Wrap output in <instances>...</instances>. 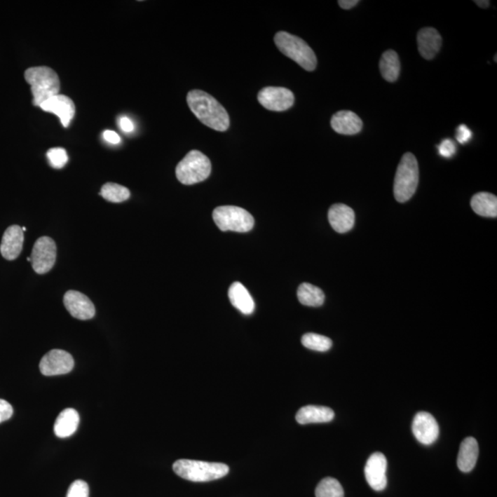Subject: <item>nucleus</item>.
Segmentation results:
<instances>
[{
    "label": "nucleus",
    "instance_id": "obj_28",
    "mask_svg": "<svg viewBox=\"0 0 497 497\" xmlns=\"http://www.w3.org/2000/svg\"><path fill=\"white\" fill-rule=\"evenodd\" d=\"M302 345L306 348L318 352H326L331 349L332 342L330 338L317 334H306L301 338Z\"/></svg>",
    "mask_w": 497,
    "mask_h": 497
},
{
    "label": "nucleus",
    "instance_id": "obj_14",
    "mask_svg": "<svg viewBox=\"0 0 497 497\" xmlns=\"http://www.w3.org/2000/svg\"><path fill=\"white\" fill-rule=\"evenodd\" d=\"M42 110L52 113L60 117L62 125L69 128L75 116L76 107L72 100L66 95L57 94L47 100L40 105Z\"/></svg>",
    "mask_w": 497,
    "mask_h": 497
},
{
    "label": "nucleus",
    "instance_id": "obj_10",
    "mask_svg": "<svg viewBox=\"0 0 497 497\" xmlns=\"http://www.w3.org/2000/svg\"><path fill=\"white\" fill-rule=\"evenodd\" d=\"M75 362L69 353L54 349L43 355L40 362V372L45 376L67 374L74 367Z\"/></svg>",
    "mask_w": 497,
    "mask_h": 497
},
{
    "label": "nucleus",
    "instance_id": "obj_6",
    "mask_svg": "<svg viewBox=\"0 0 497 497\" xmlns=\"http://www.w3.org/2000/svg\"><path fill=\"white\" fill-rule=\"evenodd\" d=\"M211 168L207 156L198 151H192L176 167V176L182 184H196L210 177Z\"/></svg>",
    "mask_w": 497,
    "mask_h": 497
},
{
    "label": "nucleus",
    "instance_id": "obj_2",
    "mask_svg": "<svg viewBox=\"0 0 497 497\" xmlns=\"http://www.w3.org/2000/svg\"><path fill=\"white\" fill-rule=\"evenodd\" d=\"M25 81L31 85L32 104L40 107L47 100L57 95L60 90V78L48 67H35L25 72Z\"/></svg>",
    "mask_w": 497,
    "mask_h": 497
},
{
    "label": "nucleus",
    "instance_id": "obj_16",
    "mask_svg": "<svg viewBox=\"0 0 497 497\" xmlns=\"http://www.w3.org/2000/svg\"><path fill=\"white\" fill-rule=\"evenodd\" d=\"M329 222L338 233H346L354 228L355 212L348 205L335 204L328 212Z\"/></svg>",
    "mask_w": 497,
    "mask_h": 497
},
{
    "label": "nucleus",
    "instance_id": "obj_9",
    "mask_svg": "<svg viewBox=\"0 0 497 497\" xmlns=\"http://www.w3.org/2000/svg\"><path fill=\"white\" fill-rule=\"evenodd\" d=\"M258 101L267 110L284 111L292 107L295 97L287 88L266 87L259 93Z\"/></svg>",
    "mask_w": 497,
    "mask_h": 497
},
{
    "label": "nucleus",
    "instance_id": "obj_7",
    "mask_svg": "<svg viewBox=\"0 0 497 497\" xmlns=\"http://www.w3.org/2000/svg\"><path fill=\"white\" fill-rule=\"evenodd\" d=\"M217 228L222 231L248 232L254 226V219L248 211L234 205H223L213 212Z\"/></svg>",
    "mask_w": 497,
    "mask_h": 497
},
{
    "label": "nucleus",
    "instance_id": "obj_11",
    "mask_svg": "<svg viewBox=\"0 0 497 497\" xmlns=\"http://www.w3.org/2000/svg\"><path fill=\"white\" fill-rule=\"evenodd\" d=\"M387 458L382 453H373L365 467L367 484L375 491L384 490L387 486Z\"/></svg>",
    "mask_w": 497,
    "mask_h": 497
},
{
    "label": "nucleus",
    "instance_id": "obj_29",
    "mask_svg": "<svg viewBox=\"0 0 497 497\" xmlns=\"http://www.w3.org/2000/svg\"><path fill=\"white\" fill-rule=\"evenodd\" d=\"M47 158H48L50 165L55 169H61L69 161V156L64 149L55 148L49 149L47 151Z\"/></svg>",
    "mask_w": 497,
    "mask_h": 497
},
{
    "label": "nucleus",
    "instance_id": "obj_21",
    "mask_svg": "<svg viewBox=\"0 0 497 497\" xmlns=\"http://www.w3.org/2000/svg\"><path fill=\"white\" fill-rule=\"evenodd\" d=\"M479 455L477 441L473 437H467L461 443L458 456V469L463 472H470L475 467Z\"/></svg>",
    "mask_w": 497,
    "mask_h": 497
},
{
    "label": "nucleus",
    "instance_id": "obj_18",
    "mask_svg": "<svg viewBox=\"0 0 497 497\" xmlns=\"http://www.w3.org/2000/svg\"><path fill=\"white\" fill-rule=\"evenodd\" d=\"M418 51L425 60H433L442 45V38L436 29L428 27L420 30L417 34Z\"/></svg>",
    "mask_w": 497,
    "mask_h": 497
},
{
    "label": "nucleus",
    "instance_id": "obj_24",
    "mask_svg": "<svg viewBox=\"0 0 497 497\" xmlns=\"http://www.w3.org/2000/svg\"><path fill=\"white\" fill-rule=\"evenodd\" d=\"M379 69L385 81L394 82L399 78L401 64L398 55L393 50H388L382 55L379 62Z\"/></svg>",
    "mask_w": 497,
    "mask_h": 497
},
{
    "label": "nucleus",
    "instance_id": "obj_34",
    "mask_svg": "<svg viewBox=\"0 0 497 497\" xmlns=\"http://www.w3.org/2000/svg\"><path fill=\"white\" fill-rule=\"evenodd\" d=\"M119 126L123 132H125V133H131V132H133L135 129L133 122H132L128 116L120 117Z\"/></svg>",
    "mask_w": 497,
    "mask_h": 497
},
{
    "label": "nucleus",
    "instance_id": "obj_26",
    "mask_svg": "<svg viewBox=\"0 0 497 497\" xmlns=\"http://www.w3.org/2000/svg\"><path fill=\"white\" fill-rule=\"evenodd\" d=\"M101 196L111 203H122L130 197V191L122 185L107 182L102 187Z\"/></svg>",
    "mask_w": 497,
    "mask_h": 497
},
{
    "label": "nucleus",
    "instance_id": "obj_36",
    "mask_svg": "<svg viewBox=\"0 0 497 497\" xmlns=\"http://www.w3.org/2000/svg\"><path fill=\"white\" fill-rule=\"evenodd\" d=\"M358 3H360L358 0H340V1H338V4L343 10H350V8L355 7Z\"/></svg>",
    "mask_w": 497,
    "mask_h": 497
},
{
    "label": "nucleus",
    "instance_id": "obj_1",
    "mask_svg": "<svg viewBox=\"0 0 497 497\" xmlns=\"http://www.w3.org/2000/svg\"><path fill=\"white\" fill-rule=\"evenodd\" d=\"M187 104L196 118L214 130L224 132L229 128V116L226 109L210 94L200 90L189 91Z\"/></svg>",
    "mask_w": 497,
    "mask_h": 497
},
{
    "label": "nucleus",
    "instance_id": "obj_23",
    "mask_svg": "<svg viewBox=\"0 0 497 497\" xmlns=\"http://www.w3.org/2000/svg\"><path fill=\"white\" fill-rule=\"evenodd\" d=\"M470 207L479 216L485 217H497V198L489 193H479L473 196Z\"/></svg>",
    "mask_w": 497,
    "mask_h": 497
},
{
    "label": "nucleus",
    "instance_id": "obj_33",
    "mask_svg": "<svg viewBox=\"0 0 497 497\" xmlns=\"http://www.w3.org/2000/svg\"><path fill=\"white\" fill-rule=\"evenodd\" d=\"M456 137L458 143L466 144L469 142L470 138L472 137V132L467 128L465 125H461L457 128V133H456Z\"/></svg>",
    "mask_w": 497,
    "mask_h": 497
},
{
    "label": "nucleus",
    "instance_id": "obj_8",
    "mask_svg": "<svg viewBox=\"0 0 497 497\" xmlns=\"http://www.w3.org/2000/svg\"><path fill=\"white\" fill-rule=\"evenodd\" d=\"M57 260V245L49 237H42L36 240L31 255L32 268L39 275L48 273Z\"/></svg>",
    "mask_w": 497,
    "mask_h": 497
},
{
    "label": "nucleus",
    "instance_id": "obj_35",
    "mask_svg": "<svg viewBox=\"0 0 497 497\" xmlns=\"http://www.w3.org/2000/svg\"><path fill=\"white\" fill-rule=\"evenodd\" d=\"M104 138L107 142L117 145L121 142V137L116 132L111 130H105L104 132Z\"/></svg>",
    "mask_w": 497,
    "mask_h": 497
},
{
    "label": "nucleus",
    "instance_id": "obj_32",
    "mask_svg": "<svg viewBox=\"0 0 497 497\" xmlns=\"http://www.w3.org/2000/svg\"><path fill=\"white\" fill-rule=\"evenodd\" d=\"M13 414V408L10 402L0 399V423L7 421Z\"/></svg>",
    "mask_w": 497,
    "mask_h": 497
},
{
    "label": "nucleus",
    "instance_id": "obj_15",
    "mask_svg": "<svg viewBox=\"0 0 497 497\" xmlns=\"http://www.w3.org/2000/svg\"><path fill=\"white\" fill-rule=\"evenodd\" d=\"M25 232L22 226L13 225L8 226L3 235L0 252L6 260L13 261L20 257L22 251Z\"/></svg>",
    "mask_w": 497,
    "mask_h": 497
},
{
    "label": "nucleus",
    "instance_id": "obj_22",
    "mask_svg": "<svg viewBox=\"0 0 497 497\" xmlns=\"http://www.w3.org/2000/svg\"><path fill=\"white\" fill-rule=\"evenodd\" d=\"M79 414L75 409H64L55 420L54 431L55 436L66 438L72 436L78 429Z\"/></svg>",
    "mask_w": 497,
    "mask_h": 497
},
{
    "label": "nucleus",
    "instance_id": "obj_12",
    "mask_svg": "<svg viewBox=\"0 0 497 497\" xmlns=\"http://www.w3.org/2000/svg\"><path fill=\"white\" fill-rule=\"evenodd\" d=\"M411 430L414 437L423 445H431L437 440L440 426L434 416L426 411H419L414 416Z\"/></svg>",
    "mask_w": 497,
    "mask_h": 497
},
{
    "label": "nucleus",
    "instance_id": "obj_31",
    "mask_svg": "<svg viewBox=\"0 0 497 497\" xmlns=\"http://www.w3.org/2000/svg\"><path fill=\"white\" fill-rule=\"evenodd\" d=\"M457 151V147H456L455 143L453 142L451 139L446 138L440 145L438 146V152L442 156V157L446 158H451L453 155Z\"/></svg>",
    "mask_w": 497,
    "mask_h": 497
},
{
    "label": "nucleus",
    "instance_id": "obj_13",
    "mask_svg": "<svg viewBox=\"0 0 497 497\" xmlns=\"http://www.w3.org/2000/svg\"><path fill=\"white\" fill-rule=\"evenodd\" d=\"M64 304L70 315L76 319L87 320L95 315V307L86 295L79 291H67L64 296Z\"/></svg>",
    "mask_w": 497,
    "mask_h": 497
},
{
    "label": "nucleus",
    "instance_id": "obj_5",
    "mask_svg": "<svg viewBox=\"0 0 497 497\" xmlns=\"http://www.w3.org/2000/svg\"><path fill=\"white\" fill-rule=\"evenodd\" d=\"M419 182V168L416 156L411 153H405L401 163L397 168L393 192L395 199L399 203H405L410 200L416 193Z\"/></svg>",
    "mask_w": 497,
    "mask_h": 497
},
{
    "label": "nucleus",
    "instance_id": "obj_3",
    "mask_svg": "<svg viewBox=\"0 0 497 497\" xmlns=\"http://www.w3.org/2000/svg\"><path fill=\"white\" fill-rule=\"evenodd\" d=\"M172 468L182 479L196 482L217 480L229 472V466L224 463L193 460H179L173 463Z\"/></svg>",
    "mask_w": 497,
    "mask_h": 497
},
{
    "label": "nucleus",
    "instance_id": "obj_19",
    "mask_svg": "<svg viewBox=\"0 0 497 497\" xmlns=\"http://www.w3.org/2000/svg\"><path fill=\"white\" fill-rule=\"evenodd\" d=\"M229 298L233 307L241 313L250 315L254 311L255 304L251 294L240 282H235L229 290Z\"/></svg>",
    "mask_w": 497,
    "mask_h": 497
},
{
    "label": "nucleus",
    "instance_id": "obj_25",
    "mask_svg": "<svg viewBox=\"0 0 497 497\" xmlns=\"http://www.w3.org/2000/svg\"><path fill=\"white\" fill-rule=\"evenodd\" d=\"M299 301L308 307H320L325 303V296L320 288L308 283H303L298 290Z\"/></svg>",
    "mask_w": 497,
    "mask_h": 497
},
{
    "label": "nucleus",
    "instance_id": "obj_4",
    "mask_svg": "<svg viewBox=\"0 0 497 497\" xmlns=\"http://www.w3.org/2000/svg\"><path fill=\"white\" fill-rule=\"evenodd\" d=\"M275 43L282 54L295 61L302 69L307 72L316 69L315 53L301 38L287 32H278L275 36Z\"/></svg>",
    "mask_w": 497,
    "mask_h": 497
},
{
    "label": "nucleus",
    "instance_id": "obj_20",
    "mask_svg": "<svg viewBox=\"0 0 497 497\" xmlns=\"http://www.w3.org/2000/svg\"><path fill=\"white\" fill-rule=\"evenodd\" d=\"M334 418V411L331 408L325 407H315V405H308V407L299 409L297 413V422L301 425L313 423H327Z\"/></svg>",
    "mask_w": 497,
    "mask_h": 497
},
{
    "label": "nucleus",
    "instance_id": "obj_30",
    "mask_svg": "<svg viewBox=\"0 0 497 497\" xmlns=\"http://www.w3.org/2000/svg\"><path fill=\"white\" fill-rule=\"evenodd\" d=\"M90 488L86 482L76 480L72 482L67 491V497H89Z\"/></svg>",
    "mask_w": 497,
    "mask_h": 497
},
{
    "label": "nucleus",
    "instance_id": "obj_38",
    "mask_svg": "<svg viewBox=\"0 0 497 497\" xmlns=\"http://www.w3.org/2000/svg\"><path fill=\"white\" fill-rule=\"evenodd\" d=\"M22 229L23 232L27 231V229H26L25 226H22Z\"/></svg>",
    "mask_w": 497,
    "mask_h": 497
},
{
    "label": "nucleus",
    "instance_id": "obj_17",
    "mask_svg": "<svg viewBox=\"0 0 497 497\" xmlns=\"http://www.w3.org/2000/svg\"><path fill=\"white\" fill-rule=\"evenodd\" d=\"M331 125L338 134L353 136L360 133L363 128V122L353 111H340L332 117Z\"/></svg>",
    "mask_w": 497,
    "mask_h": 497
},
{
    "label": "nucleus",
    "instance_id": "obj_27",
    "mask_svg": "<svg viewBox=\"0 0 497 497\" xmlns=\"http://www.w3.org/2000/svg\"><path fill=\"white\" fill-rule=\"evenodd\" d=\"M315 496L316 497H343L345 493L342 485L336 479L327 477L318 484Z\"/></svg>",
    "mask_w": 497,
    "mask_h": 497
},
{
    "label": "nucleus",
    "instance_id": "obj_37",
    "mask_svg": "<svg viewBox=\"0 0 497 497\" xmlns=\"http://www.w3.org/2000/svg\"><path fill=\"white\" fill-rule=\"evenodd\" d=\"M475 3H476L479 7L484 8H486L490 6V1H486V0H476Z\"/></svg>",
    "mask_w": 497,
    "mask_h": 497
}]
</instances>
